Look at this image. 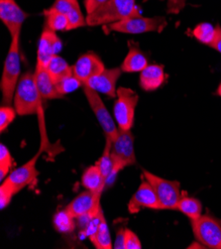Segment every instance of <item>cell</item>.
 Returning a JSON list of instances; mask_svg holds the SVG:
<instances>
[{"label":"cell","instance_id":"83f0119b","mask_svg":"<svg viewBox=\"0 0 221 249\" xmlns=\"http://www.w3.org/2000/svg\"><path fill=\"white\" fill-rule=\"evenodd\" d=\"M57 89L59 93L64 96L69 92L75 91L77 89L83 87V83L75 76V74H70V76H68L59 82L56 83Z\"/></svg>","mask_w":221,"mask_h":249},{"label":"cell","instance_id":"5bb4252c","mask_svg":"<svg viewBox=\"0 0 221 249\" xmlns=\"http://www.w3.org/2000/svg\"><path fill=\"white\" fill-rule=\"evenodd\" d=\"M144 179V178H143ZM163 210V207L159 201L158 196L148 181L145 179L132 196L128 204V211L130 213H137L141 209Z\"/></svg>","mask_w":221,"mask_h":249},{"label":"cell","instance_id":"484cf974","mask_svg":"<svg viewBox=\"0 0 221 249\" xmlns=\"http://www.w3.org/2000/svg\"><path fill=\"white\" fill-rule=\"evenodd\" d=\"M192 35L201 43L210 47L216 37V27L212 26L210 23H201L194 27Z\"/></svg>","mask_w":221,"mask_h":249},{"label":"cell","instance_id":"1f68e13d","mask_svg":"<svg viewBox=\"0 0 221 249\" xmlns=\"http://www.w3.org/2000/svg\"><path fill=\"white\" fill-rule=\"evenodd\" d=\"M142 243L135 232L125 229V249H141Z\"/></svg>","mask_w":221,"mask_h":249},{"label":"cell","instance_id":"ffe728a7","mask_svg":"<svg viewBox=\"0 0 221 249\" xmlns=\"http://www.w3.org/2000/svg\"><path fill=\"white\" fill-rule=\"evenodd\" d=\"M149 66L146 56L135 47H131L124 61L121 64L122 71L125 72H141Z\"/></svg>","mask_w":221,"mask_h":249},{"label":"cell","instance_id":"8992f818","mask_svg":"<svg viewBox=\"0 0 221 249\" xmlns=\"http://www.w3.org/2000/svg\"><path fill=\"white\" fill-rule=\"evenodd\" d=\"M167 26V20L163 16L144 17L132 16L108 25L110 31L123 34H143L148 32H162Z\"/></svg>","mask_w":221,"mask_h":249},{"label":"cell","instance_id":"7c38bea8","mask_svg":"<svg viewBox=\"0 0 221 249\" xmlns=\"http://www.w3.org/2000/svg\"><path fill=\"white\" fill-rule=\"evenodd\" d=\"M28 16L15 0H0V19L8 29L11 38L20 36L22 25Z\"/></svg>","mask_w":221,"mask_h":249},{"label":"cell","instance_id":"ac0fdd59","mask_svg":"<svg viewBox=\"0 0 221 249\" xmlns=\"http://www.w3.org/2000/svg\"><path fill=\"white\" fill-rule=\"evenodd\" d=\"M166 81V73L162 65H149L141 71L139 85L145 91L158 89Z\"/></svg>","mask_w":221,"mask_h":249},{"label":"cell","instance_id":"277c9868","mask_svg":"<svg viewBox=\"0 0 221 249\" xmlns=\"http://www.w3.org/2000/svg\"><path fill=\"white\" fill-rule=\"evenodd\" d=\"M116 102L113 107L114 120L119 129L131 130L134 125L135 110L138 105L139 95L129 88L117 89Z\"/></svg>","mask_w":221,"mask_h":249},{"label":"cell","instance_id":"d590c367","mask_svg":"<svg viewBox=\"0 0 221 249\" xmlns=\"http://www.w3.org/2000/svg\"><path fill=\"white\" fill-rule=\"evenodd\" d=\"M210 47L221 54V27L219 25L216 26V37Z\"/></svg>","mask_w":221,"mask_h":249},{"label":"cell","instance_id":"ba28073f","mask_svg":"<svg viewBox=\"0 0 221 249\" xmlns=\"http://www.w3.org/2000/svg\"><path fill=\"white\" fill-rule=\"evenodd\" d=\"M193 235L204 247L221 249V222L212 215L204 214L190 220Z\"/></svg>","mask_w":221,"mask_h":249},{"label":"cell","instance_id":"7402d4cb","mask_svg":"<svg viewBox=\"0 0 221 249\" xmlns=\"http://www.w3.org/2000/svg\"><path fill=\"white\" fill-rule=\"evenodd\" d=\"M46 70L48 71L49 74L54 80L55 83L59 82L60 80L70 76L72 74V67H70L61 56L56 55L54 56L50 62L48 63Z\"/></svg>","mask_w":221,"mask_h":249},{"label":"cell","instance_id":"e0dca14e","mask_svg":"<svg viewBox=\"0 0 221 249\" xmlns=\"http://www.w3.org/2000/svg\"><path fill=\"white\" fill-rule=\"evenodd\" d=\"M35 81L39 92L43 98V101H49V99H57L62 98V96L57 89V85L54 80L49 74L46 68L36 66L35 71Z\"/></svg>","mask_w":221,"mask_h":249},{"label":"cell","instance_id":"8d00e7d4","mask_svg":"<svg viewBox=\"0 0 221 249\" xmlns=\"http://www.w3.org/2000/svg\"><path fill=\"white\" fill-rule=\"evenodd\" d=\"M215 94H217L218 96L221 97V84L218 86V88H217V89L215 91Z\"/></svg>","mask_w":221,"mask_h":249},{"label":"cell","instance_id":"e575fe53","mask_svg":"<svg viewBox=\"0 0 221 249\" xmlns=\"http://www.w3.org/2000/svg\"><path fill=\"white\" fill-rule=\"evenodd\" d=\"M115 249H125V229H120L117 231L116 239L113 244Z\"/></svg>","mask_w":221,"mask_h":249},{"label":"cell","instance_id":"74e56055","mask_svg":"<svg viewBox=\"0 0 221 249\" xmlns=\"http://www.w3.org/2000/svg\"><path fill=\"white\" fill-rule=\"evenodd\" d=\"M71 1H73V0H71Z\"/></svg>","mask_w":221,"mask_h":249},{"label":"cell","instance_id":"4fadbf2b","mask_svg":"<svg viewBox=\"0 0 221 249\" xmlns=\"http://www.w3.org/2000/svg\"><path fill=\"white\" fill-rule=\"evenodd\" d=\"M63 44L57 33L46 25L39 39L38 51H37V65L38 67L46 68L50 60L58 55L62 50Z\"/></svg>","mask_w":221,"mask_h":249},{"label":"cell","instance_id":"5b68a950","mask_svg":"<svg viewBox=\"0 0 221 249\" xmlns=\"http://www.w3.org/2000/svg\"><path fill=\"white\" fill-rule=\"evenodd\" d=\"M110 155L113 162L111 177L124 168L136 164L134 136L131 130H118L116 138L111 143Z\"/></svg>","mask_w":221,"mask_h":249},{"label":"cell","instance_id":"f1b7e54d","mask_svg":"<svg viewBox=\"0 0 221 249\" xmlns=\"http://www.w3.org/2000/svg\"><path fill=\"white\" fill-rule=\"evenodd\" d=\"M14 164L9 149L4 145H0V180H3L8 175L9 170Z\"/></svg>","mask_w":221,"mask_h":249},{"label":"cell","instance_id":"8fae6325","mask_svg":"<svg viewBox=\"0 0 221 249\" xmlns=\"http://www.w3.org/2000/svg\"><path fill=\"white\" fill-rule=\"evenodd\" d=\"M66 210L76 219L84 215L95 216L102 210L101 196L85 190L73 198Z\"/></svg>","mask_w":221,"mask_h":249},{"label":"cell","instance_id":"d6986e66","mask_svg":"<svg viewBox=\"0 0 221 249\" xmlns=\"http://www.w3.org/2000/svg\"><path fill=\"white\" fill-rule=\"evenodd\" d=\"M106 180L103 178L102 173L96 164L88 167L82 176V185L85 190L91 191L101 196L106 186Z\"/></svg>","mask_w":221,"mask_h":249},{"label":"cell","instance_id":"44dd1931","mask_svg":"<svg viewBox=\"0 0 221 249\" xmlns=\"http://www.w3.org/2000/svg\"><path fill=\"white\" fill-rule=\"evenodd\" d=\"M91 243L97 249H111L113 248L111 235L109 232V228L107 226L106 219L103 214V211L101 214V221L98 223V227L93 234L88 237Z\"/></svg>","mask_w":221,"mask_h":249},{"label":"cell","instance_id":"9c48e42d","mask_svg":"<svg viewBox=\"0 0 221 249\" xmlns=\"http://www.w3.org/2000/svg\"><path fill=\"white\" fill-rule=\"evenodd\" d=\"M82 88L84 89L85 95L86 96L91 110L93 111L98 123H100V125L104 132L105 139H108L111 142L114 141L119 128L118 126H116L112 116L110 115L109 111L107 110L105 105L102 102V97L100 96V93L92 89L86 84H83Z\"/></svg>","mask_w":221,"mask_h":249},{"label":"cell","instance_id":"4dcf8cb0","mask_svg":"<svg viewBox=\"0 0 221 249\" xmlns=\"http://www.w3.org/2000/svg\"><path fill=\"white\" fill-rule=\"evenodd\" d=\"M14 195H16L14 191L3 182L0 186V208L1 210H4L10 204Z\"/></svg>","mask_w":221,"mask_h":249},{"label":"cell","instance_id":"9a60e30c","mask_svg":"<svg viewBox=\"0 0 221 249\" xmlns=\"http://www.w3.org/2000/svg\"><path fill=\"white\" fill-rule=\"evenodd\" d=\"M105 70L102 59L95 53L89 52L82 55L72 66V72L83 83H87Z\"/></svg>","mask_w":221,"mask_h":249},{"label":"cell","instance_id":"3957f363","mask_svg":"<svg viewBox=\"0 0 221 249\" xmlns=\"http://www.w3.org/2000/svg\"><path fill=\"white\" fill-rule=\"evenodd\" d=\"M20 36L12 37L11 44L4 62L0 89L2 92V106H10L14 101V94L21 78L20 52H19Z\"/></svg>","mask_w":221,"mask_h":249},{"label":"cell","instance_id":"f546056e","mask_svg":"<svg viewBox=\"0 0 221 249\" xmlns=\"http://www.w3.org/2000/svg\"><path fill=\"white\" fill-rule=\"evenodd\" d=\"M17 114L14 107L2 106L0 108V132H4L10 124L13 122Z\"/></svg>","mask_w":221,"mask_h":249},{"label":"cell","instance_id":"d6a6232c","mask_svg":"<svg viewBox=\"0 0 221 249\" xmlns=\"http://www.w3.org/2000/svg\"><path fill=\"white\" fill-rule=\"evenodd\" d=\"M186 6V0H168L167 11L170 14H178Z\"/></svg>","mask_w":221,"mask_h":249},{"label":"cell","instance_id":"4316f807","mask_svg":"<svg viewBox=\"0 0 221 249\" xmlns=\"http://www.w3.org/2000/svg\"><path fill=\"white\" fill-rule=\"evenodd\" d=\"M68 20V31L73 30V29H78L84 26H86V18H85L79 2L75 4V6L72 7V9L67 14Z\"/></svg>","mask_w":221,"mask_h":249},{"label":"cell","instance_id":"d4e9b609","mask_svg":"<svg viewBox=\"0 0 221 249\" xmlns=\"http://www.w3.org/2000/svg\"><path fill=\"white\" fill-rule=\"evenodd\" d=\"M75 219L66 209L60 211L53 217L54 229L60 233H70L76 229Z\"/></svg>","mask_w":221,"mask_h":249},{"label":"cell","instance_id":"52a82bcc","mask_svg":"<svg viewBox=\"0 0 221 249\" xmlns=\"http://www.w3.org/2000/svg\"><path fill=\"white\" fill-rule=\"evenodd\" d=\"M143 178L155 190L163 210H177L183 196L180 182L163 179L147 170H143Z\"/></svg>","mask_w":221,"mask_h":249},{"label":"cell","instance_id":"603a6c76","mask_svg":"<svg viewBox=\"0 0 221 249\" xmlns=\"http://www.w3.org/2000/svg\"><path fill=\"white\" fill-rule=\"evenodd\" d=\"M177 210L187 215L190 220L196 219L203 215V205L201 201L195 197L187 196L186 193H183V196L178 204Z\"/></svg>","mask_w":221,"mask_h":249},{"label":"cell","instance_id":"6da1fadb","mask_svg":"<svg viewBox=\"0 0 221 249\" xmlns=\"http://www.w3.org/2000/svg\"><path fill=\"white\" fill-rule=\"evenodd\" d=\"M141 15L135 0H108L100 8L86 14L87 26H103Z\"/></svg>","mask_w":221,"mask_h":249},{"label":"cell","instance_id":"836d02e7","mask_svg":"<svg viewBox=\"0 0 221 249\" xmlns=\"http://www.w3.org/2000/svg\"><path fill=\"white\" fill-rule=\"evenodd\" d=\"M108 0H85L84 4L86 10V14H90L97 8L102 6L104 3H106Z\"/></svg>","mask_w":221,"mask_h":249},{"label":"cell","instance_id":"30bf717a","mask_svg":"<svg viewBox=\"0 0 221 249\" xmlns=\"http://www.w3.org/2000/svg\"><path fill=\"white\" fill-rule=\"evenodd\" d=\"M41 150L27 163L11 172L9 176L5 178L4 183L8 185L15 194L19 193L22 189L30 186L37 180L39 172L36 168L37 161L41 155Z\"/></svg>","mask_w":221,"mask_h":249},{"label":"cell","instance_id":"2e32d148","mask_svg":"<svg viewBox=\"0 0 221 249\" xmlns=\"http://www.w3.org/2000/svg\"><path fill=\"white\" fill-rule=\"evenodd\" d=\"M122 73L121 68L105 69L102 72L91 78L86 84L98 93H103L110 97L116 96V84Z\"/></svg>","mask_w":221,"mask_h":249},{"label":"cell","instance_id":"cb8c5ba5","mask_svg":"<svg viewBox=\"0 0 221 249\" xmlns=\"http://www.w3.org/2000/svg\"><path fill=\"white\" fill-rule=\"evenodd\" d=\"M45 15V25L51 30L58 31H68V16L64 13H61L57 10L52 9L51 7L44 10Z\"/></svg>","mask_w":221,"mask_h":249},{"label":"cell","instance_id":"7a4b0ae2","mask_svg":"<svg viewBox=\"0 0 221 249\" xmlns=\"http://www.w3.org/2000/svg\"><path fill=\"white\" fill-rule=\"evenodd\" d=\"M43 98L36 85L33 71L22 74L14 94V108L18 115L25 116L42 112Z\"/></svg>","mask_w":221,"mask_h":249}]
</instances>
